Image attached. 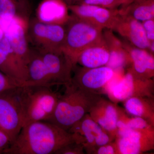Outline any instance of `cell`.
Here are the masks:
<instances>
[{"mask_svg":"<svg viewBox=\"0 0 154 154\" xmlns=\"http://www.w3.org/2000/svg\"><path fill=\"white\" fill-rule=\"evenodd\" d=\"M83 143L79 135L45 121L31 122L22 128L13 142L3 150L8 154H55L72 142Z\"/></svg>","mask_w":154,"mask_h":154,"instance_id":"1","label":"cell"},{"mask_svg":"<svg viewBox=\"0 0 154 154\" xmlns=\"http://www.w3.org/2000/svg\"><path fill=\"white\" fill-rule=\"evenodd\" d=\"M65 87L64 93L60 96L52 115L45 121L68 131L89 113L102 97L100 94L83 90L72 82Z\"/></svg>","mask_w":154,"mask_h":154,"instance_id":"2","label":"cell"},{"mask_svg":"<svg viewBox=\"0 0 154 154\" xmlns=\"http://www.w3.org/2000/svg\"><path fill=\"white\" fill-rule=\"evenodd\" d=\"M51 87L30 85L21 88L19 99L23 126L35 122L46 121L51 117L60 95Z\"/></svg>","mask_w":154,"mask_h":154,"instance_id":"3","label":"cell"},{"mask_svg":"<svg viewBox=\"0 0 154 154\" xmlns=\"http://www.w3.org/2000/svg\"><path fill=\"white\" fill-rule=\"evenodd\" d=\"M66 24L62 51L73 70L77 66L79 56L84 50L104 41L103 29L74 16L70 17Z\"/></svg>","mask_w":154,"mask_h":154,"instance_id":"4","label":"cell"},{"mask_svg":"<svg viewBox=\"0 0 154 154\" xmlns=\"http://www.w3.org/2000/svg\"><path fill=\"white\" fill-rule=\"evenodd\" d=\"M21 88H14L0 93V129L7 135L11 143L23 126L19 99Z\"/></svg>","mask_w":154,"mask_h":154,"instance_id":"5","label":"cell"},{"mask_svg":"<svg viewBox=\"0 0 154 154\" xmlns=\"http://www.w3.org/2000/svg\"><path fill=\"white\" fill-rule=\"evenodd\" d=\"M0 26L17 60L28 75L27 66L31 53L27 39L28 24L22 17L17 16L11 19H0Z\"/></svg>","mask_w":154,"mask_h":154,"instance_id":"6","label":"cell"},{"mask_svg":"<svg viewBox=\"0 0 154 154\" xmlns=\"http://www.w3.org/2000/svg\"><path fill=\"white\" fill-rule=\"evenodd\" d=\"M152 79H144L135 75L129 69L107 94L113 103L123 102L131 97H154Z\"/></svg>","mask_w":154,"mask_h":154,"instance_id":"7","label":"cell"},{"mask_svg":"<svg viewBox=\"0 0 154 154\" xmlns=\"http://www.w3.org/2000/svg\"><path fill=\"white\" fill-rule=\"evenodd\" d=\"M66 24H48L37 20L30 25L31 38L40 50L62 53L66 33Z\"/></svg>","mask_w":154,"mask_h":154,"instance_id":"8","label":"cell"},{"mask_svg":"<svg viewBox=\"0 0 154 154\" xmlns=\"http://www.w3.org/2000/svg\"><path fill=\"white\" fill-rule=\"evenodd\" d=\"M73 71V84L83 90L100 95L105 94L106 86L114 74L113 70L106 66L94 68H78L76 66Z\"/></svg>","mask_w":154,"mask_h":154,"instance_id":"9","label":"cell"},{"mask_svg":"<svg viewBox=\"0 0 154 154\" xmlns=\"http://www.w3.org/2000/svg\"><path fill=\"white\" fill-rule=\"evenodd\" d=\"M118 154H140L154 149V131L127 128L115 139Z\"/></svg>","mask_w":154,"mask_h":154,"instance_id":"10","label":"cell"},{"mask_svg":"<svg viewBox=\"0 0 154 154\" xmlns=\"http://www.w3.org/2000/svg\"><path fill=\"white\" fill-rule=\"evenodd\" d=\"M81 136L85 140V151L91 154L95 148L114 140L110 134L94 121L89 113L86 114L68 131Z\"/></svg>","mask_w":154,"mask_h":154,"instance_id":"11","label":"cell"},{"mask_svg":"<svg viewBox=\"0 0 154 154\" xmlns=\"http://www.w3.org/2000/svg\"><path fill=\"white\" fill-rule=\"evenodd\" d=\"M111 30L117 32L135 47L149 51L150 42L140 21L119 13Z\"/></svg>","mask_w":154,"mask_h":154,"instance_id":"12","label":"cell"},{"mask_svg":"<svg viewBox=\"0 0 154 154\" xmlns=\"http://www.w3.org/2000/svg\"><path fill=\"white\" fill-rule=\"evenodd\" d=\"M38 53L57 85L65 86L72 82V66L63 53L42 50Z\"/></svg>","mask_w":154,"mask_h":154,"instance_id":"13","label":"cell"},{"mask_svg":"<svg viewBox=\"0 0 154 154\" xmlns=\"http://www.w3.org/2000/svg\"><path fill=\"white\" fill-rule=\"evenodd\" d=\"M88 113L94 121L115 139L118 117V106L115 103L102 97Z\"/></svg>","mask_w":154,"mask_h":154,"instance_id":"14","label":"cell"},{"mask_svg":"<svg viewBox=\"0 0 154 154\" xmlns=\"http://www.w3.org/2000/svg\"><path fill=\"white\" fill-rule=\"evenodd\" d=\"M122 42L131 60V66L128 69L139 78L144 79L153 78L154 55L146 50L135 47L128 41Z\"/></svg>","mask_w":154,"mask_h":154,"instance_id":"15","label":"cell"},{"mask_svg":"<svg viewBox=\"0 0 154 154\" xmlns=\"http://www.w3.org/2000/svg\"><path fill=\"white\" fill-rule=\"evenodd\" d=\"M103 35L109 52V60L106 66L114 72H118L131 65L130 57L123 42L114 35L112 30L107 29L103 33Z\"/></svg>","mask_w":154,"mask_h":154,"instance_id":"16","label":"cell"},{"mask_svg":"<svg viewBox=\"0 0 154 154\" xmlns=\"http://www.w3.org/2000/svg\"><path fill=\"white\" fill-rule=\"evenodd\" d=\"M68 5L62 0H43L37 8L38 21L48 24H66L71 17Z\"/></svg>","mask_w":154,"mask_h":154,"instance_id":"17","label":"cell"},{"mask_svg":"<svg viewBox=\"0 0 154 154\" xmlns=\"http://www.w3.org/2000/svg\"><path fill=\"white\" fill-rule=\"evenodd\" d=\"M0 71L8 76L22 82H28L27 74L17 60L8 39L0 42Z\"/></svg>","mask_w":154,"mask_h":154,"instance_id":"18","label":"cell"},{"mask_svg":"<svg viewBox=\"0 0 154 154\" xmlns=\"http://www.w3.org/2000/svg\"><path fill=\"white\" fill-rule=\"evenodd\" d=\"M109 59V50L104 39L84 50L78 57L77 64L83 67L94 68L106 66Z\"/></svg>","mask_w":154,"mask_h":154,"instance_id":"19","label":"cell"},{"mask_svg":"<svg viewBox=\"0 0 154 154\" xmlns=\"http://www.w3.org/2000/svg\"><path fill=\"white\" fill-rule=\"evenodd\" d=\"M123 102L128 114L144 119L154 126V97H131Z\"/></svg>","mask_w":154,"mask_h":154,"instance_id":"20","label":"cell"},{"mask_svg":"<svg viewBox=\"0 0 154 154\" xmlns=\"http://www.w3.org/2000/svg\"><path fill=\"white\" fill-rule=\"evenodd\" d=\"M27 73L28 82L39 85L49 87L57 85L48 71L39 53H35L31 51Z\"/></svg>","mask_w":154,"mask_h":154,"instance_id":"21","label":"cell"},{"mask_svg":"<svg viewBox=\"0 0 154 154\" xmlns=\"http://www.w3.org/2000/svg\"><path fill=\"white\" fill-rule=\"evenodd\" d=\"M122 7L120 14L141 22L154 19V0H133Z\"/></svg>","mask_w":154,"mask_h":154,"instance_id":"22","label":"cell"},{"mask_svg":"<svg viewBox=\"0 0 154 154\" xmlns=\"http://www.w3.org/2000/svg\"><path fill=\"white\" fill-rule=\"evenodd\" d=\"M119 14V9L117 8L108 9L96 6L93 15V24L102 29L111 30Z\"/></svg>","mask_w":154,"mask_h":154,"instance_id":"23","label":"cell"},{"mask_svg":"<svg viewBox=\"0 0 154 154\" xmlns=\"http://www.w3.org/2000/svg\"><path fill=\"white\" fill-rule=\"evenodd\" d=\"M30 85H37L29 82L19 81L9 77L0 71V93L14 88Z\"/></svg>","mask_w":154,"mask_h":154,"instance_id":"24","label":"cell"},{"mask_svg":"<svg viewBox=\"0 0 154 154\" xmlns=\"http://www.w3.org/2000/svg\"><path fill=\"white\" fill-rule=\"evenodd\" d=\"M17 0H0V19H11L17 17Z\"/></svg>","mask_w":154,"mask_h":154,"instance_id":"25","label":"cell"},{"mask_svg":"<svg viewBox=\"0 0 154 154\" xmlns=\"http://www.w3.org/2000/svg\"><path fill=\"white\" fill-rule=\"evenodd\" d=\"M76 4H85L106 8L116 9L124 5L123 0H79Z\"/></svg>","mask_w":154,"mask_h":154,"instance_id":"26","label":"cell"},{"mask_svg":"<svg viewBox=\"0 0 154 154\" xmlns=\"http://www.w3.org/2000/svg\"><path fill=\"white\" fill-rule=\"evenodd\" d=\"M85 151L82 143L74 142L62 147L55 154H84Z\"/></svg>","mask_w":154,"mask_h":154,"instance_id":"27","label":"cell"},{"mask_svg":"<svg viewBox=\"0 0 154 154\" xmlns=\"http://www.w3.org/2000/svg\"><path fill=\"white\" fill-rule=\"evenodd\" d=\"M91 154H118L117 146L115 141L104 145L97 147L92 151Z\"/></svg>","mask_w":154,"mask_h":154,"instance_id":"28","label":"cell"},{"mask_svg":"<svg viewBox=\"0 0 154 154\" xmlns=\"http://www.w3.org/2000/svg\"><path fill=\"white\" fill-rule=\"evenodd\" d=\"M142 24L149 42H154V19L143 21Z\"/></svg>","mask_w":154,"mask_h":154,"instance_id":"29","label":"cell"},{"mask_svg":"<svg viewBox=\"0 0 154 154\" xmlns=\"http://www.w3.org/2000/svg\"><path fill=\"white\" fill-rule=\"evenodd\" d=\"M65 3H66L67 5L76 4L78 0H62Z\"/></svg>","mask_w":154,"mask_h":154,"instance_id":"30","label":"cell"},{"mask_svg":"<svg viewBox=\"0 0 154 154\" xmlns=\"http://www.w3.org/2000/svg\"><path fill=\"white\" fill-rule=\"evenodd\" d=\"M4 37H5V33H4V30L0 26V42L3 40Z\"/></svg>","mask_w":154,"mask_h":154,"instance_id":"31","label":"cell"},{"mask_svg":"<svg viewBox=\"0 0 154 154\" xmlns=\"http://www.w3.org/2000/svg\"><path fill=\"white\" fill-rule=\"evenodd\" d=\"M133 1V0H123L124 2V5L123 6L126 5H128V4H129V3Z\"/></svg>","mask_w":154,"mask_h":154,"instance_id":"32","label":"cell"},{"mask_svg":"<svg viewBox=\"0 0 154 154\" xmlns=\"http://www.w3.org/2000/svg\"><path fill=\"white\" fill-rule=\"evenodd\" d=\"M78 1H79V0H78Z\"/></svg>","mask_w":154,"mask_h":154,"instance_id":"33","label":"cell"}]
</instances>
